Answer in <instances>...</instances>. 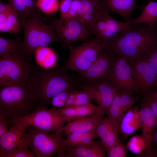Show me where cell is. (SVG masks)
<instances>
[{"label":"cell","instance_id":"1","mask_svg":"<svg viewBox=\"0 0 157 157\" xmlns=\"http://www.w3.org/2000/svg\"><path fill=\"white\" fill-rule=\"evenodd\" d=\"M67 70L64 65L49 68L33 65L25 86L39 106L46 107L54 97L62 92L80 88L81 83L78 78L68 74Z\"/></svg>","mask_w":157,"mask_h":157},{"label":"cell","instance_id":"2","mask_svg":"<svg viewBox=\"0 0 157 157\" xmlns=\"http://www.w3.org/2000/svg\"><path fill=\"white\" fill-rule=\"evenodd\" d=\"M157 45V31L142 24H130L105 44L116 55L131 61Z\"/></svg>","mask_w":157,"mask_h":157},{"label":"cell","instance_id":"3","mask_svg":"<svg viewBox=\"0 0 157 157\" xmlns=\"http://www.w3.org/2000/svg\"><path fill=\"white\" fill-rule=\"evenodd\" d=\"M21 25L24 33L22 44L25 59L31 63L38 49L59 41L52 27L44 22L40 13L27 18Z\"/></svg>","mask_w":157,"mask_h":157},{"label":"cell","instance_id":"4","mask_svg":"<svg viewBox=\"0 0 157 157\" xmlns=\"http://www.w3.org/2000/svg\"><path fill=\"white\" fill-rule=\"evenodd\" d=\"M30 91L25 86L13 85L0 90V114L10 121L23 117L38 107Z\"/></svg>","mask_w":157,"mask_h":157},{"label":"cell","instance_id":"5","mask_svg":"<svg viewBox=\"0 0 157 157\" xmlns=\"http://www.w3.org/2000/svg\"><path fill=\"white\" fill-rule=\"evenodd\" d=\"M44 131L34 127H27L22 139L37 157H51L64 148L63 133Z\"/></svg>","mask_w":157,"mask_h":157},{"label":"cell","instance_id":"6","mask_svg":"<svg viewBox=\"0 0 157 157\" xmlns=\"http://www.w3.org/2000/svg\"><path fill=\"white\" fill-rule=\"evenodd\" d=\"M105 47L95 38L86 40L78 46L70 45L68 47L69 56L64 66L68 70L83 72L91 66Z\"/></svg>","mask_w":157,"mask_h":157},{"label":"cell","instance_id":"7","mask_svg":"<svg viewBox=\"0 0 157 157\" xmlns=\"http://www.w3.org/2000/svg\"><path fill=\"white\" fill-rule=\"evenodd\" d=\"M71 121L70 118L55 115L52 108L48 110L40 106L25 116L10 121L26 127L32 126L47 132L58 133L66 123Z\"/></svg>","mask_w":157,"mask_h":157},{"label":"cell","instance_id":"8","mask_svg":"<svg viewBox=\"0 0 157 157\" xmlns=\"http://www.w3.org/2000/svg\"><path fill=\"white\" fill-rule=\"evenodd\" d=\"M49 23L64 48L68 47L76 42L90 39V34L78 18L59 19L53 17L49 20Z\"/></svg>","mask_w":157,"mask_h":157},{"label":"cell","instance_id":"9","mask_svg":"<svg viewBox=\"0 0 157 157\" xmlns=\"http://www.w3.org/2000/svg\"><path fill=\"white\" fill-rule=\"evenodd\" d=\"M33 65L26 60L0 58V88L25 86Z\"/></svg>","mask_w":157,"mask_h":157},{"label":"cell","instance_id":"10","mask_svg":"<svg viewBox=\"0 0 157 157\" xmlns=\"http://www.w3.org/2000/svg\"><path fill=\"white\" fill-rule=\"evenodd\" d=\"M130 25L129 22H121L110 16L106 11L100 13L91 25L88 31L101 42L106 44L114 36Z\"/></svg>","mask_w":157,"mask_h":157},{"label":"cell","instance_id":"11","mask_svg":"<svg viewBox=\"0 0 157 157\" xmlns=\"http://www.w3.org/2000/svg\"><path fill=\"white\" fill-rule=\"evenodd\" d=\"M110 80L118 91H126L132 94L138 93L131 65L125 57L116 56Z\"/></svg>","mask_w":157,"mask_h":157},{"label":"cell","instance_id":"12","mask_svg":"<svg viewBox=\"0 0 157 157\" xmlns=\"http://www.w3.org/2000/svg\"><path fill=\"white\" fill-rule=\"evenodd\" d=\"M116 55L109 48L105 47L91 66L84 72L78 74L82 84L98 80L110 79L112 65Z\"/></svg>","mask_w":157,"mask_h":157},{"label":"cell","instance_id":"13","mask_svg":"<svg viewBox=\"0 0 157 157\" xmlns=\"http://www.w3.org/2000/svg\"><path fill=\"white\" fill-rule=\"evenodd\" d=\"M80 88L88 94L91 99L97 103L98 111L103 115L106 113L118 91L109 79L82 84Z\"/></svg>","mask_w":157,"mask_h":157},{"label":"cell","instance_id":"14","mask_svg":"<svg viewBox=\"0 0 157 157\" xmlns=\"http://www.w3.org/2000/svg\"><path fill=\"white\" fill-rule=\"evenodd\" d=\"M129 62L138 93L142 95L157 88L156 78L143 54L139 58Z\"/></svg>","mask_w":157,"mask_h":157},{"label":"cell","instance_id":"15","mask_svg":"<svg viewBox=\"0 0 157 157\" xmlns=\"http://www.w3.org/2000/svg\"><path fill=\"white\" fill-rule=\"evenodd\" d=\"M106 149L101 142L92 141L83 147L65 148L57 153L59 157H105Z\"/></svg>","mask_w":157,"mask_h":157},{"label":"cell","instance_id":"16","mask_svg":"<svg viewBox=\"0 0 157 157\" xmlns=\"http://www.w3.org/2000/svg\"><path fill=\"white\" fill-rule=\"evenodd\" d=\"M119 126L118 122L107 117L104 118L95 128L96 135L101 138L106 150L119 140Z\"/></svg>","mask_w":157,"mask_h":157},{"label":"cell","instance_id":"17","mask_svg":"<svg viewBox=\"0 0 157 157\" xmlns=\"http://www.w3.org/2000/svg\"><path fill=\"white\" fill-rule=\"evenodd\" d=\"M103 116L97 111L92 115L69 122L58 133L64 132L67 135L74 132H86L94 131L104 118Z\"/></svg>","mask_w":157,"mask_h":157},{"label":"cell","instance_id":"18","mask_svg":"<svg viewBox=\"0 0 157 157\" xmlns=\"http://www.w3.org/2000/svg\"><path fill=\"white\" fill-rule=\"evenodd\" d=\"M102 1L80 0L77 18L81 21L88 32L91 25L98 15L105 11Z\"/></svg>","mask_w":157,"mask_h":157},{"label":"cell","instance_id":"19","mask_svg":"<svg viewBox=\"0 0 157 157\" xmlns=\"http://www.w3.org/2000/svg\"><path fill=\"white\" fill-rule=\"evenodd\" d=\"M140 112L142 135L147 141L150 147L153 148L152 138L157 125V118L149 106L142 99L140 103Z\"/></svg>","mask_w":157,"mask_h":157},{"label":"cell","instance_id":"20","mask_svg":"<svg viewBox=\"0 0 157 157\" xmlns=\"http://www.w3.org/2000/svg\"><path fill=\"white\" fill-rule=\"evenodd\" d=\"M140 109L138 106L130 109L122 116L119 122V133L126 139L136 131L141 128Z\"/></svg>","mask_w":157,"mask_h":157},{"label":"cell","instance_id":"21","mask_svg":"<svg viewBox=\"0 0 157 157\" xmlns=\"http://www.w3.org/2000/svg\"><path fill=\"white\" fill-rule=\"evenodd\" d=\"M102 3L106 11L117 14L126 22L131 20L132 13L139 8L135 0H103Z\"/></svg>","mask_w":157,"mask_h":157},{"label":"cell","instance_id":"22","mask_svg":"<svg viewBox=\"0 0 157 157\" xmlns=\"http://www.w3.org/2000/svg\"><path fill=\"white\" fill-rule=\"evenodd\" d=\"M22 42L20 38L9 39L0 36V55L1 58L26 60Z\"/></svg>","mask_w":157,"mask_h":157},{"label":"cell","instance_id":"23","mask_svg":"<svg viewBox=\"0 0 157 157\" xmlns=\"http://www.w3.org/2000/svg\"><path fill=\"white\" fill-rule=\"evenodd\" d=\"M52 109L55 115L67 117L72 120L92 115L99 111L98 106L90 102L85 105L64 107L59 109L54 107Z\"/></svg>","mask_w":157,"mask_h":157},{"label":"cell","instance_id":"24","mask_svg":"<svg viewBox=\"0 0 157 157\" xmlns=\"http://www.w3.org/2000/svg\"><path fill=\"white\" fill-rule=\"evenodd\" d=\"M13 124L12 127L0 137V149L11 150L21 145L27 127L16 123Z\"/></svg>","mask_w":157,"mask_h":157},{"label":"cell","instance_id":"25","mask_svg":"<svg viewBox=\"0 0 157 157\" xmlns=\"http://www.w3.org/2000/svg\"><path fill=\"white\" fill-rule=\"evenodd\" d=\"M17 13L21 24L26 19L40 12L37 0H7Z\"/></svg>","mask_w":157,"mask_h":157},{"label":"cell","instance_id":"26","mask_svg":"<svg viewBox=\"0 0 157 157\" xmlns=\"http://www.w3.org/2000/svg\"><path fill=\"white\" fill-rule=\"evenodd\" d=\"M142 8V12L138 16L129 22L130 24H144L155 30L157 22V2L149 1Z\"/></svg>","mask_w":157,"mask_h":157},{"label":"cell","instance_id":"27","mask_svg":"<svg viewBox=\"0 0 157 157\" xmlns=\"http://www.w3.org/2000/svg\"><path fill=\"white\" fill-rule=\"evenodd\" d=\"M66 136L67 138L63 142L64 148H75L85 146L98 137L94 130L86 132H74Z\"/></svg>","mask_w":157,"mask_h":157},{"label":"cell","instance_id":"28","mask_svg":"<svg viewBox=\"0 0 157 157\" xmlns=\"http://www.w3.org/2000/svg\"><path fill=\"white\" fill-rule=\"evenodd\" d=\"M34 55L37 63L41 67L49 68L55 66L56 55L50 48L47 46L40 47L35 51Z\"/></svg>","mask_w":157,"mask_h":157},{"label":"cell","instance_id":"29","mask_svg":"<svg viewBox=\"0 0 157 157\" xmlns=\"http://www.w3.org/2000/svg\"><path fill=\"white\" fill-rule=\"evenodd\" d=\"M127 149L137 155L142 153L150 151L153 148H151L145 139L142 135L132 137L126 145Z\"/></svg>","mask_w":157,"mask_h":157},{"label":"cell","instance_id":"30","mask_svg":"<svg viewBox=\"0 0 157 157\" xmlns=\"http://www.w3.org/2000/svg\"><path fill=\"white\" fill-rule=\"evenodd\" d=\"M28 147L22 139L21 145L11 150L0 149V157H33L29 151Z\"/></svg>","mask_w":157,"mask_h":157},{"label":"cell","instance_id":"31","mask_svg":"<svg viewBox=\"0 0 157 157\" xmlns=\"http://www.w3.org/2000/svg\"><path fill=\"white\" fill-rule=\"evenodd\" d=\"M59 0H37L36 6L39 10L47 16L55 14L59 8Z\"/></svg>","mask_w":157,"mask_h":157},{"label":"cell","instance_id":"32","mask_svg":"<svg viewBox=\"0 0 157 157\" xmlns=\"http://www.w3.org/2000/svg\"><path fill=\"white\" fill-rule=\"evenodd\" d=\"M119 92L120 104L122 117L123 115L130 110L137 101L138 97H133L132 94L126 91Z\"/></svg>","mask_w":157,"mask_h":157},{"label":"cell","instance_id":"33","mask_svg":"<svg viewBox=\"0 0 157 157\" xmlns=\"http://www.w3.org/2000/svg\"><path fill=\"white\" fill-rule=\"evenodd\" d=\"M106 113L108 117L119 123L122 118V115L119 91H117L115 94L113 100Z\"/></svg>","mask_w":157,"mask_h":157},{"label":"cell","instance_id":"34","mask_svg":"<svg viewBox=\"0 0 157 157\" xmlns=\"http://www.w3.org/2000/svg\"><path fill=\"white\" fill-rule=\"evenodd\" d=\"M126 145L119 140L106 150L108 157H125L126 156Z\"/></svg>","mask_w":157,"mask_h":157},{"label":"cell","instance_id":"35","mask_svg":"<svg viewBox=\"0 0 157 157\" xmlns=\"http://www.w3.org/2000/svg\"><path fill=\"white\" fill-rule=\"evenodd\" d=\"M143 55L150 66L157 79V45L148 49Z\"/></svg>","mask_w":157,"mask_h":157},{"label":"cell","instance_id":"36","mask_svg":"<svg viewBox=\"0 0 157 157\" xmlns=\"http://www.w3.org/2000/svg\"><path fill=\"white\" fill-rule=\"evenodd\" d=\"M142 99L149 106L157 118V88L144 94Z\"/></svg>","mask_w":157,"mask_h":157},{"label":"cell","instance_id":"37","mask_svg":"<svg viewBox=\"0 0 157 157\" xmlns=\"http://www.w3.org/2000/svg\"><path fill=\"white\" fill-rule=\"evenodd\" d=\"M8 11L0 13V32L14 33L17 35L19 32L10 25L7 21Z\"/></svg>","mask_w":157,"mask_h":157},{"label":"cell","instance_id":"38","mask_svg":"<svg viewBox=\"0 0 157 157\" xmlns=\"http://www.w3.org/2000/svg\"><path fill=\"white\" fill-rule=\"evenodd\" d=\"M70 92L68 91H64L54 97L51 101L52 104L56 108L58 107L62 108L63 107Z\"/></svg>","mask_w":157,"mask_h":157},{"label":"cell","instance_id":"39","mask_svg":"<svg viewBox=\"0 0 157 157\" xmlns=\"http://www.w3.org/2000/svg\"><path fill=\"white\" fill-rule=\"evenodd\" d=\"M7 21L10 25L20 32L22 26L19 20L18 15L13 8L8 12Z\"/></svg>","mask_w":157,"mask_h":157},{"label":"cell","instance_id":"40","mask_svg":"<svg viewBox=\"0 0 157 157\" xmlns=\"http://www.w3.org/2000/svg\"><path fill=\"white\" fill-rule=\"evenodd\" d=\"M72 0H61L60 3L59 10L60 17V19H64L66 18Z\"/></svg>","mask_w":157,"mask_h":157},{"label":"cell","instance_id":"41","mask_svg":"<svg viewBox=\"0 0 157 157\" xmlns=\"http://www.w3.org/2000/svg\"><path fill=\"white\" fill-rule=\"evenodd\" d=\"M80 0H72L68 15L65 19L77 18Z\"/></svg>","mask_w":157,"mask_h":157},{"label":"cell","instance_id":"42","mask_svg":"<svg viewBox=\"0 0 157 157\" xmlns=\"http://www.w3.org/2000/svg\"><path fill=\"white\" fill-rule=\"evenodd\" d=\"M7 119L2 114H0V137L8 130Z\"/></svg>","mask_w":157,"mask_h":157},{"label":"cell","instance_id":"43","mask_svg":"<svg viewBox=\"0 0 157 157\" xmlns=\"http://www.w3.org/2000/svg\"><path fill=\"white\" fill-rule=\"evenodd\" d=\"M13 8L9 3H6L2 0H0V13L7 12Z\"/></svg>","mask_w":157,"mask_h":157},{"label":"cell","instance_id":"44","mask_svg":"<svg viewBox=\"0 0 157 157\" xmlns=\"http://www.w3.org/2000/svg\"><path fill=\"white\" fill-rule=\"evenodd\" d=\"M151 144L153 148L157 150V125L153 134Z\"/></svg>","mask_w":157,"mask_h":157},{"label":"cell","instance_id":"45","mask_svg":"<svg viewBox=\"0 0 157 157\" xmlns=\"http://www.w3.org/2000/svg\"><path fill=\"white\" fill-rule=\"evenodd\" d=\"M90 100L87 99L76 100L74 101L72 106H81L86 105L90 103Z\"/></svg>","mask_w":157,"mask_h":157}]
</instances>
